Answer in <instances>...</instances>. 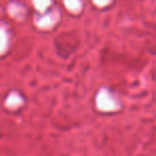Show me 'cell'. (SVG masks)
Segmentation results:
<instances>
[]
</instances>
